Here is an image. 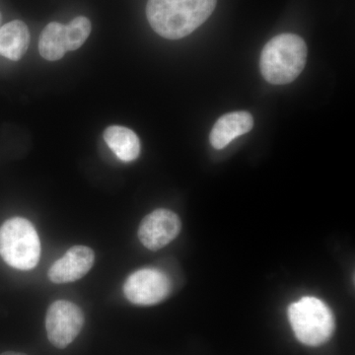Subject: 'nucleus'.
I'll use <instances>...</instances> for the list:
<instances>
[{
    "mask_svg": "<svg viewBox=\"0 0 355 355\" xmlns=\"http://www.w3.org/2000/svg\"><path fill=\"white\" fill-rule=\"evenodd\" d=\"M216 2L217 0H148L147 20L163 38H184L209 19Z\"/></svg>",
    "mask_w": 355,
    "mask_h": 355,
    "instance_id": "f257e3e1",
    "label": "nucleus"
},
{
    "mask_svg": "<svg viewBox=\"0 0 355 355\" xmlns=\"http://www.w3.org/2000/svg\"><path fill=\"white\" fill-rule=\"evenodd\" d=\"M306 60L304 40L295 34L279 35L268 41L261 51V76L275 85L291 83L304 69Z\"/></svg>",
    "mask_w": 355,
    "mask_h": 355,
    "instance_id": "f03ea898",
    "label": "nucleus"
},
{
    "mask_svg": "<svg viewBox=\"0 0 355 355\" xmlns=\"http://www.w3.org/2000/svg\"><path fill=\"white\" fill-rule=\"evenodd\" d=\"M288 319L296 338L308 347H319L330 340L336 330L333 312L323 301L304 297L288 307Z\"/></svg>",
    "mask_w": 355,
    "mask_h": 355,
    "instance_id": "7ed1b4c3",
    "label": "nucleus"
},
{
    "mask_svg": "<svg viewBox=\"0 0 355 355\" xmlns=\"http://www.w3.org/2000/svg\"><path fill=\"white\" fill-rule=\"evenodd\" d=\"M0 256L16 270L36 268L41 257V242L31 222L22 217H13L2 224Z\"/></svg>",
    "mask_w": 355,
    "mask_h": 355,
    "instance_id": "20e7f679",
    "label": "nucleus"
},
{
    "mask_svg": "<svg viewBox=\"0 0 355 355\" xmlns=\"http://www.w3.org/2000/svg\"><path fill=\"white\" fill-rule=\"evenodd\" d=\"M83 324V310L70 301H55L46 312V335L51 345L57 349L69 347L80 334Z\"/></svg>",
    "mask_w": 355,
    "mask_h": 355,
    "instance_id": "39448f33",
    "label": "nucleus"
},
{
    "mask_svg": "<svg viewBox=\"0 0 355 355\" xmlns=\"http://www.w3.org/2000/svg\"><path fill=\"white\" fill-rule=\"evenodd\" d=\"M171 287V282L164 272L156 268H142L128 277L123 293L133 304L150 306L164 301Z\"/></svg>",
    "mask_w": 355,
    "mask_h": 355,
    "instance_id": "423d86ee",
    "label": "nucleus"
},
{
    "mask_svg": "<svg viewBox=\"0 0 355 355\" xmlns=\"http://www.w3.org/2000/svg\"><path fill=\"white\" fill-rule=\"evenodd\" d=\"M181 228V219L175 212L159 209L142 219L137 234L144 247L158 251L176 239Z\"/></svg>",
    "mask_w": 355,
    "mask_h": 355,
    "instance_id": "0eeeda50",
    "label": "nucleus"
},
{
    "mask_svg": "<svg viewBox=\"0 0 355 355\" xmlns=\"http://www.w3.org/2000/svg\"><path fill=\"white\" fill-rule=\"evenodd\" d=\"M94 261L95 253L91 248L73 246L53 263L49 270V279L57 284L76 282L90 272Z\"/></svg>",
    "mask_w": 355,
    "mask_h": 355,
    "instance_id": "6e6552de",
    "label": "nucleus"
},
{
    "mask_svg": "<svg viewBox=\"0 0 355 355\" xmlns=\"http://www.w3.org/2000/svg\"><path fill=\"white\" fill-rule=\"evenodd\" d=\"M254 127V119L245 111L232 112L222 116L210 132V144L216 149H222L237 137L249 132Z\"/></svg>",
    "mask_w": 355,
    "mask_h": 355,
    "instance_id": "1a4fd4ad",
    "label": "nucleus"
},
{
    "mask_svg": "<svg viewBox=\"0 0 355 355\" xmlns=\"http://www.w3.org/2000/svg\"><path fill=\"white\" fill-rule=\"evenodd\" d=\"M30 32L23 21L14 20L0 28V55L18 62L28 50Z\"/></svg>",
    "mask_w": 355,
    "mask_h": 355,
    "instance_id": "9d476101",
    "label": "nucleus"
},
{
    "mask_svg": "<svg viewBox=\"0 0 355 355\" xmlns=\"http://www.w3.org/2000/svg\"><path fill=\"white\" fill-rule=\"evenodd\" d=\"M107 146L123 162H132L139 156L140 141L137 133L121 125H111L104 132Z\"/></svg>",
    "mask_w": 355,
    "mask_h": 355,
    "instance_id": "9b49d317",
    "label": "nucleus"
},
{
    "mask_svg": "<svg viewBox=\"0 0 355 355\" xmlns=\"http://www.w3.org/2000/svg\"><path fill=\"white\" fill-rule=\"evenodd\" d=\"M39 51L44 60L50 62L64 58L69 51L65 25L58 22L49 23L40 37Z\"/></svg>",
    "mask_w": 355,
    "mask_h": 355,
    "instance_id": "f8f14e48",
    "label": "nucleus"
},
{
    "mask_svg": "<svg viewBox=\"0 0 355 355\" xmlns=\"http://www.w3.org/2000/svg\"><path fill=\"white\" fill-rule=\"evenodd\" d=\"M69 51H76L83 46L91 33V22L84 16H78L65 25Z\"/></svg>",
    "mask_w": 355,
    "mask_h": 355,
    "instance_id": "ddd939ff",
    "label": "nucleus"
},
{
    "mask_svg": "<svg viewBox=\"0 0 355 355\" xmlns=\"http://www.w3.org/2000/svg\"><path fill=\"white\" fill-rule=\"evenodd\" d=\"M0 355H27V354H21V352H3V354H1Z\"/></svg>",
    "mask_w": 355,
    "mask_h": 355,
    "instance_id": "4468645a",
    "label": "nucleus"
},
{
    "mask_svg": "<svg viewBox=\"0 0 355 355\" xmlns=\"http://www.w3.org/2000/svg\"><path fill=\"white\" fill-rule=\"evenodd\" d=\"M1 20H2V16H1V13H0V23H1Z\"/></svg>",
    "mask_w": 355,
    "mask_h": 355,
    "instance_id": "2eb2a0df",
    "label": "nucleus"
}]
</instances>
